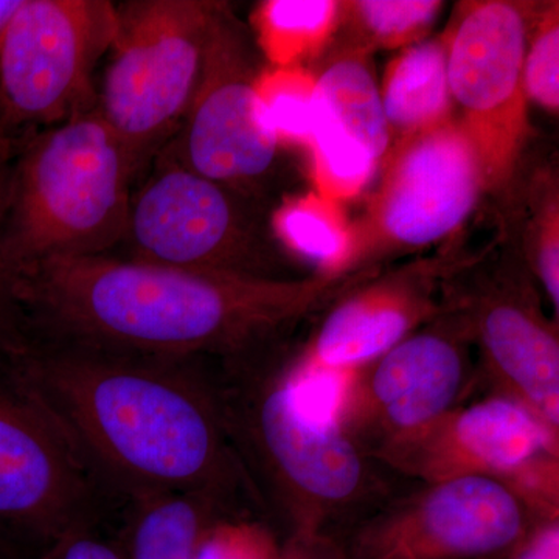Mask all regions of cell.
Instances as JSON below:
<instances>
[{"instance_id": "obj_26", "label": "cell", "mask_w": 559, "mask_h": 559, "mask_svg": "<svg viewBox=\"0 0 559 559\" xmlns=\"http://www.w3.org/2000/svg\"><path fill=\"white\" fill-rule=\"evenodd\" d=\"M282 543L267 525L240 518H216L205 530L197 559H277Z\"/></svg>"}, {"instance_id": "obj_15", "label": "cell", "mask_w": 559, "mask_h": 559, "mask_svg": "<svg viewBox=\"0 0 559 559\" xmlns=\"http://www.w3.org/2000/svg\"><path fill=\"white\" fill-rule=\"evenodd\" d=\"M454 310L479 344L496 393L559 430V341L524 283L498 278Z\"/></svg>"}, {"instance_id": "obj_2", "label": "cell", "mask_w": 559, "mask_h": 559, "mask_svg": "<svg viewBox=\"0 0 559 559\" xmlns=\"http://www.w3.org/2000/svg\"><path fill=\"white\" fill-rule=\"evenodd\" d=\"M337 280L183 271L105 253L36 264L17 275V297L39 333L162 358L240 359Z\"/></svg>"}, {"instance_id": "obj_28", "label": "cell", "mask_w": 559, "mask_h": 559, "mask_svg": "<svg viewBox=\"0 0 559 559\" xmlns=\"http://www.w3.org/2000/svg\"><path fill=\"white\" fill-rule=\"evenodd\" d=\"M559 219L558 207H550L540 226L538 245L535 249V270L539 282L549 297L551 307L559 311Z\"/></svg>"}, {"instance_id": "obj_25", "label": "cell", "mask_w": 559, "mask_h": 559, "mask_svg": "<svg viewBox=\"0 0 559 559\" xmlns=\"http://www.w3.org/2000/svg\"><path fill=\"white\" fill-rule=\"evenodd\" d=\"M524 58V90L528 100L550 112L559 109L558 3L540 16Z\"/></svg>"}, {"instance_id": "obj_30", "label": "cell", "mask_w": 559, "mask_h": 559, "mask_svg": "<svg viewBox=\"0 0 559 559\" xmlns=\"http://www.w3.org/2000/svg\"><path fill=\"white\" fill-rule=\"evenodd\" d=\"M277 559H349L347 549L326 532H293Z\"/></svg>"}, {"instance_id": "obj_11", "label": "cell", "mask_w": 559, "mask_h": 559, "mask_svg": "<svg viewBox=\"0 0 559 559\" xmlns=\"http://www.w3.org/2000/svg\"><path fill=\"white\" fill-rule=\"evenodd\" d=\"M121 245L127 259L143 263L271 278L255 230L230 189L183 167L165 150L132 194Z\"/></svg>"}, {"instance_id": "obj_24", "label": "cell", "mask_w": 559, "mask_h": 559, "mask_svg": "<svg viewBox=\"0 0 559 559\" xmlns=\"http://www.w3.org/2000/svg\"><path fill=\"white\" fill-rule=\"evenodd\" d=\"M367 46H414L425 39L441 9L437 0H359L344 3Z\"/></svg>"}, {"instance_id": "obj_22", "label": "cell", "mask_w": 559, "mask_h": 559, "mask_svg": "<svg viewBox=\"0 0 559 559\" xmlns=\"http://www.w3.org/2000/svg\"><path fill=\"white\" fill-rule=\"evenodd\" d=\"M257 100L278 142L310 143L316 124V76L300 66L259 73Z\"/></svg>"}, {"instance_id": "obj_33", "label": "cell", "mask_w": 559, "mask_h": 559, "mask_svg": "<svg viewBox=\"0 0 559 559\" xmlns=\"http://www.w3.org/2000/svg\"><path fill=\"white\" fill-rule=\"evenodd\" d=\"M14 154H16V145L11 140L0 135V167L13 160Z\"/></svg>"}, {"instance_id": "obj_8", "label": "cell", "mask_w": 559, "mask_h": 559, "mask_svg": "<svg viewBox=\"0 0 559 559\" xmlns=\"http://www.w3.org/2000/svg\"><path fill=\"white\" fill-rule=\"evenodd\" d=\"M546 521L511 485L491 477L425 484L353 533L349 559H509Z\"/></svg>"}, {"instance_id": "obj_13", "label": "cell", "mask_w": 559, "mask_h": 559, "mask_svg": "<svg viewBox=\"0 0 559 559\" xmlns=\"http://www.w3.org/2000/svg\"><path fill=\"white\" fill-rule=\"evenodd\" d=\"M257 79L242 33L221 3L193 100L175 138L162 150L227 189L263 178L280 142L261 116Z\"/></svg>"}, {"instance_id": "obj_18", "label": "cell", "mask_w": 559, "mask_h": 559, "mask_svg": "<svg viewBox=\"0 0 559 559\" xmlns=\"http://www.w3.org/2000/svg\"><path fill=\"white\" fill-rule=\"evenodd\" d=\"M316 106L320 116L360 143L378 164L388 156L392 132L366 51H344L325 66L316 76Z\"/></svg>"}, {"instance_id": "obj_12", "label": "cell", "mask_w": 559, "mask_h": 559, "mask_svg": "<svg viewBox=\"0 0 559 559\" xmlns=\"http://www.w3.org/2000/svg\"><path fill=\"white\" fill-rule=\"evenodd\" d=\"M106 485L38 407L0 384V532L53 544L91 528Z\"/></svg>"}, {"instance_id": "obj_1", "label": "cell", "mask_w": 559, "mask_h": 559, "mask_svg": "<svg viewBox=\"0 0 559 559\" xmlns=\"http://www.w3.org/2000/svg\"><path fill=\"white\" fill-rule=\"evenodd\" d=\"M201 359L162 358L27 326L3 384L38 407L103 480L131 499L209 495L226 503L246 474Z\"/></svg>"}, {"instance_id": "obj_21", "label": "cell", "mask_w": 559, "mask_h": 559, "mask_svg": "<svg viewBox=\"0 0 559 559\" xmlns=\"http://www.w3.org/2000/svg\"><path fill=\"white\" fill-rule=\"evenodd\" d=\"M333 0H270L253 16L261 50L274 68L300 66L329 43L340 20Z\"/></svg>"}, {"instance_id": "obj_16", "label": "cell", "mask_w": 559, "mask_h": 559, "mask_svg": "<svg viewBox=\"0 0 559 559\" xmlns=\"http://www.w3.org/2000/svg\"><path fill=\"white\" fill-rule=\"evenodd\" d=\"M433 277L406 272L349 294L330 311L294 362L318 370H358L440 314Z\"/></svg>"}, {"instance_id": "obj_29", "label": "cell", "mask_w": 559, "mask_h": 559, "mask_svg": "<svg viewBox=\"0 0 559 559\" xmlns=\"http://www.w3.org/2000/svg\"><path fill=\"white\" fill-rule=\"evenodd\" d=\"M46 559H127V555L112 543L92 535L91 528H81L55 540Z\"/></svg>"}, {"instance_id": "obj_6", "label": "cell", "mask_w": 559, "mask_h": 559, "mask_svg": "<svg viewBox=\"0 0 559 559\" xmlns=\"http://www.w3.org/2000/svg\"><path fill=\"white\" fill-rule=\"evenodd\" d=\"M116 27L109 0H22L0 40V135L17 145L97 109Z\"/></svg>"}, {"instance_id": "obj_14", "label": "cell", "mask_w": 559, "mask_h": 559, "mask_svg": "<svg viewBox=\"0 0 559 559\" xmlns=\"http://www.w3.org/2000/svg\"><path fill=\"white\" fill-rule=\"evenodd\" d=\"M485 189L479 153L459 120L401 140L371 209L377 237L425 248L462 226Z\"/></svg>"}, {"instance_id": "obj_23", "label": "cell", "mask_w": 559, "mask_h": 559, "mask_svg": "<svg viewBox=\"0 0 559 559\" xmlns=\"http://www.w3.org/2000/svg\"><path fill=\"white\" fill-rule=\"evenodd\" d=\"M316 183L319 194L341 202L355 198L373 176L378 162L355 139L320 116L316 106V124L311 140Z\"/></svg>"}, {"instance_id": "obj_19", "label": "cell", "mask_w": 559, "mask_h": 559, "mask_svg": "<svg viewBox=\"0 0 559 559\" xmlns=\"http://www.w3.org/2000/svg\"><path fill=\"white\" fill-rule=\"evenodd\" d=\"M132 500L127 559H197L205 530L226 503L209 495L156 492Z\"/></svg>"}, {"instance_id": "obj_27", "label": "cell", "mask_w": 559, "mask_h": 559, "mask_svg": "<svg viewBox=\"0 0 559 559\" xmlns=\"http://www.w3.org/2000/svg\"><path fill=\"white\" fill-rule=\"evenodd\" d=\"M13 160L0 167V382L5 377L11 358L21 348L27 333V320L20 297L17 275L5 259L2 246L3 224L9 210Z\"/></svg>"}, {"instance_id": "obj_31", "label": "cell", "mask_w": 559, "mask_h": 559, "mask_svg": "<svg viewBox=\"0 0 559 559\" xmlns=\"http://www.w3.org/2000/svg\"><path fill=\"white\" fill-rule=\"evenodd\" d=\"M509 559H559V520L539 524Z\"/></svg>"}, {"instance_id": "obj_7", "label": "cell", "mask_w": 559, "mask_h": 559, "mask_svg": "<svg viewBox=\"0 0 559 559\" xmlns=\"http://www.w3.org/2000/svg\"><path fill=\"white\" fill-rule=\"evenodd\" d=\"M559 430L507 396L455 407L371 460L425 481L491 477L511 485L543 514H557Z\"/></svg>"}, {"instance_id": "obj_10", "label": "cell", "mask_w": 559, "mask_h": 559, "mask_svg": "<svg viewBox=\"0 0 559 559\" xmlns=\"http://www.w3.org/2000/svg\"><path fill=\"white\" fill-rule=\"evenodd\" d=\"M468 325L441 311L373 362L353 370L336 421L371 459L455 409L474 380Z\"/></svg>"}, {"instance_id": "obj_32", "label": "cell", "mask_w": 559, "mask_h": 559, "mask_svg": "<svg viewBox=\"0 0 559 559\" xmlns=\"http://www.w3.org/2000/svg\"><path fill=\"white\" fill-rule=\"evenodd\" d=\"M22 0H0V40L5 35L10 21L13 20L16 11L20 10Z\"/></svg>"}, {"instance_id": "obj_5", "label": "cell", "mask_w": 559, "mask_h": 559, "mask_svg": "<svg viewBox=\"0 0 559 559\" xmlns=\"http://www.w3.org/2000/svg\"><path fill=\"white\" fill-rule=\"evenodd\" d=\"M218 2L116 3L97 112L143 168L178 132L194 92Z\"/></svg>"}, {"instance_id": "obj_17", "label": "cell", "mask_w": 559, "mask_h": 559, "mask_svg": "<svg viewBox=\"0 0 559 559\" xmlns=\"http://www.w3.org/2000/svg\"><path fill=\"white\" fill-rule=\"evenodd\" d=\"M381 102L390 132L401 140L451 120L447 38L419 40L390 62Z\"/></svg>"}, {"instance_id": "obj_20", "label": "cell", "mask_w": 559, "mask_h": 559, "mask_svg": "<svg viewBox=\"0 0 559 559\" xmlns=\"http://www.w3.org/2000/svg\"><path fill=\"white\" fill-rule=\"evenodd\" d=\"M280 240L293 252L318 264L323 275L341 277L358 253L355 230L340 202L319 193L297 198L275 213Z\"/></svg>"}, {"instance_id": "obj_9", "label": "cell", "mask_w": 559, "mask_h": 559, "mask_svg": "<svg viewBox=\"0 0 559 559\" xmlns=\"http://www.w3.org/2000/svg\"><path fill=\"white\" fill-rule=\"evenodd\" d=\"M530 5L507 0L468 2L448 35V83L484 168L485 189L513 176L528 138L524 58Z\"/></svg>"}, {"instance_id": "obj_3", "label": "cell", "mask_w": 559, "mask_h": 559, "mask_svg": "<svg viewBox=\"0 0 559 559\" xmlns=\"http://www.w3.org/2000/svg\"><path fill=\"white\" fill-rule=\"evenodd\" d=\"M139 171L97 109L17 143L2 234L16 275L121 245Z\"/></svg>"}, {"instance_id": "obj_4", "label": "cell", "mask_w": 559, "mask_h": 559, "mask_svg": "<svg viewBox=\"0 0 559 559\" xmlns=\"http://www.w3.org/2000/svg\"><path fill=\"white\" fill-rule=\"evenodd\" d=\"M227 433L293 532H329L331 522L380 492L371 459L336 419L312 411L285 369L235 370L215 381Z\"/></svg>"}]
</instances>
